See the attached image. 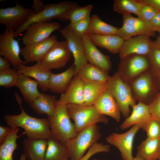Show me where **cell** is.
Masks as SVG:
<instances>
[{"label": "cell", "instance_id": "6da1fadb", "mask_svg": "<svg viewBox=\"0 0 160 160\" xmlns=\"http://www.w3.org/2000/svg\"><path fill=\"white\" fill-rule=\"evenodd\" d=\"M20 113L17 115L6 114L4 117L5 122L11 128L23 129L27 137L34 139H48L51 136L47 118H38L28 115L20 105Z\"/></svg>", "mask_w": 160, "mask_h": 160}, {"label": "cell", "instance_id": "7a4b0ae2", "mask_svg": "<svg viewBox=\"0 0 160 160\" xmlns=\"http://www.w3.org/2000/svg\"><path fill=\"white\" fill-rule=\"evenodd\" d=\"M51 136L65 143L77 135L74 123L71 121L66 104L57 102L53 115L47 116Z\"/></svg>", "mask_w": 160, "mask_h": 160}, {"label": "cell", "instance_id": "3957f363", "mask_svg": "<svg viewBox=\"0 0 160 160\" xmlns=\"http://www.w3.org/2000/svg\"><path fill=\"white\" fill-rule=\"evenodd\" d=\"M102 136L97 124L87 127L65 143L68 159L79 160L86 151L97 142Z\"/></svg>", "mask_w": 160, "mask_h": 160}, {"label": "cell", "instance_id": "277c9868", "mask_svg": "<svg viewBox=\"0 0 160 160\" xmlns=\"http://www.w3.org/2000/svg\"><path fill=\"white\" fill-rule=\"evenodd\" d=\"M106 89L113 96L120 110L121 114L126 118L131 113L130 107L136 104L129 85L123 81L117 72L110 76L106 83Z\"/></svg>", "mask_w": 160, "mask_h": 160}, {"label": "cell", "instance_id": "5b68a950", "mask_svg": "<svg viewBox=\"0 0 160 160\" xmlns=\"http://www.w3.org/2000/svg\"><path fill=\"white\" fill-rule=\"evenodd\" d=\"M67 109L78 133L90 126L101 123L106 124L109 119L106 116L100 114L93 106L67 104Z\"/></svg>", "mask_w": 160, "mask_h": 160}, {"label": "cell", "instance_id": "8992f818", "mask_svg": "<svg viewBox=\"0 0 160 160\" xmlns=\"http://www.w3.org/2000/svg\"><path fill=\"white\" fill-rule=\"evenodd\" d=\"M77 4L70 1H63L52 4H45L44 9L34 15L18 29L15 31L14 36H17L32 23L36 22H49L53 19L66 20V17L70 9Z\"/></svg>", "mask_w": 160, "mask_h": 160}, {"label": "cell", "instance_id": "52a82bcc", "mask_svg": "<svg viewBox=\"0 0 160 160\" xmlns=\"http://www.w3.org/2000/svg\"><path fill=\"white\" fill-rule=\"evenodd\" d=\"M149 67L147 55L131 54L120 58L117 72L123 81L129 84L149 70Z\"/></svg>", "mask_w": 160, "mask_h": 160}, {"label": "cell", "instance_id": "ba28073f", "mask_svg": "<svg viewBox=\"0 0 160 160\" xmlns=\"http://www.w3.org/2000/svg\"><path fill=\"white\" fill-rule=\"evenodd\" d=\"M129 85L135 101L148 105L152 102L159 92L156 76L149 69L137 77Z\"/></svg>", "mask_w": 160, "mask_h": 160}, {"label": "cell", "instance_id": "9c48e42d", "mask_svg": "<svg viewBox=\"0 0 160 160\" xmlns=\"http://www.w3.org/2000/svg\"><path fill=\"white\" fill-rule=\"evenodd\" d=\"M122 16L123 24L119 28L117 35L124 40L139 35L150 37L156 36V32L150 23L130 14H123Z\"/></svg>", "mask_w": 160, "mask_h": 160}, {"label": "cell", "instance_id": "30bf717a", "mask_svg": "<svg viewBox=\"0 0 160 160\" xmlns=\"http://www.w3.org/2000/svg\"><path fill=\"white\" fill-rule=\"evenodd\" d=\"M15 2V7L0 9V23L5 26L6 29L14 31L35 14L31 8H25Z\"/></svg>", "mask_w": 160, "mask_h": 160}, {"label": "cell", "instance_id": "8fae6325", "mask_svg": "<svg viewBox=\"0 0 160 160\" xmlns=\"http://www.w3.org/2000/svg\"><path fill=\"white\" fill-rule=\"evenodd\" d=\"M141 128L140 124H136L124 133H111L106 137V140L119 150L123 160H132L134 158L132 151L134 139Z\"/></svg>", "mask_w": 160, "mask_h": 160}, {"label": "cell", "instance_id": "7c38bea8", "mask_svg": "<svg viewBox=\"0 0 160 160\" xmlns=\"http://www.w3.org/2000/svg\"><path fill=\"white\" fill-rule=\"evenodd\" d=\"M14 31L6 29L0 34V55L9 60L14 68L27 63L20 57L21 50L18 41L15 39Z\"/></svg>", "mask_w": 160, "mask_h": 160}, {"label": "cell", "instance_id": "4fadbf2b", "mask_svg": "<svg viewBox=\"0 0 160 160\" xmlns=\"http://www.w3.org/2000/svg\"><path fill=\"white\" fill-rule=\"evenodd\" d=\"M57 22H36L31 24L22 36V41L25 46L42 41L49 37L52 33L60 30Z\"/></svg>", "mask_w": 160, "mask_h": 160}, {"label": "cell", "instance_id": "5bb4252c", "mask_svg": "<svg viewBox=\"0 0 160 160\" xmlns=\"http://www.w3.org/2000/svg\"><path fill=\"white\" fill-rule=\"evenodd\" d=\"M72 55L66 41H58L41 62L50 70L60 68L65 65Z\"/></svg>", "mask_w": 160, "mask_h": 160}, {"label": "cell", "instance_id": "9a60e30c", "mask_svg": "<svg viewBox=\"0 0 160 160\" xmlns=\"http://www.w3.org/2000/svg\"><path fill=\"white\" fill-rule=\"evenodd\" d=\"M59 31L65 39L68 48L73 56V64L76 75L80 69L88 63L86 59L81 38L73 31L68 26L60 29Z\"/></svg>", "mask_w": 160, "mask_h": 160}, {"label": "cell", "instance_id": "2e32d148", "mask_svg": "<svg viewBox=\"0 0 160 160\" xmlns=\"http://www.w3.org/2000/svg\"><path fill=\"white\" fill-rule=\"evenodd\" d=\"M58 41L57 37L53 35L42 41L25 46L21 49L20 54L27 64L41 62Z\"/></svg>", "mask_w": 160, "mask_h": 160}, {"label": "cell", "instance_id": "e0dca14e", "mask_svg": "<svg viewBox=\"0 0 160 160\" xmlns=\"http://www.w3.org/2000/svg\"><path fill=\"white\" fill-rule=\"evenodd\" d=\"M153 46L150 37L139 35L124 40L119 52L120 58L131 54L147 55Z\"/></svg>", "mask_w": 160, "mask_h": 160}, {"label": "cell", "instance_id": "ac0fdd59", "mask_svg": "<svg viewBox=\"0 0 160 160\" xmlns=\"http://www.w3.org/2000/svg\"><path fill=\"white\" fill-rule=\"evenodd\" d=\"M81 39L87 62L107 72L109 71L112 67L109 57L100 52L87 35L83 36Z\"/></svg>", "mask_w": 160, "mask_h": 160}, {"label": "cell", "instance_id": "d6986e66", "mask_svg": "<svg viewBox=\"0 0 160 160\" xmlns=\"http://www.w3.org/2000/svg\"><path fill=\"white\" fill-rule=\"evenodd\" d=\"M17 70L20 74L34 78L39 83V88L43 91L49 90V79L52 72L41 62L36 63L32 66L21 65Z\"/></svg>", "mask_w": 160, "mask_h": 160}, {"label": "cell", "instance_id": "ffe728a7", "mask_svg": "<svg viewBox=\"0 0 160 160\" xmlns=\"http://www.w3.org/2000/svg\"><path fill=\"white\" fill-rule=\"evenodd\" d=\"M93 106L100 114L109 116L117 121H120L121 113L119 105L106 89L100 94Z\"/></svg>", "mask_w": 160, "mask_h": 160}, {"label": "cell", "instance_id": "44dd1931", "mask_svg": "<svg viewBox=\"0 0 160 160\" xmlns=\"http://www.w3.org/2000/svg\"><path fill=\"white\" fill-rule=\"evenodd\" d=\"M84 81L77 74L74 76L65 92L61 94L58 101L65 104L84 105Z\"/></svg>", "mask_w": 160, "mask_h": 160}, {"label": "cell", "instance_id": "7402d4cb", "mask_svg": "<svg viewBox=\"0 0 160 160\" xmlns=\"http://www.w3.org/2000/svg\"><path fill=\"white\" fill-rule=\"evenodd\" d=\"M130 115L120 125V128L124 130L136 124L141 125L143 129L148 122L151 118L149 111L148 105L140 102L134 105Z\"/></svg>", "mask_w": 160, "mask_h": 160}, {"label": "cell", "instance_id": "603a6c76", "mask_svg": "<svg viewBox=\"0 0 160 160\" xmlns=\"http://www.w3.org/2000/svg\"><path fill=\"white\" fill-rule=\"evenodd\" d=\"M48 139L27 137L23 141L24 153L29 160H44L48 145Z\"/></svg>", "mask_w": 160, "mask_h": 160}, {"label": "cell", "instance_id": "cb8c5ba5", "mask_svg": "<svg viewBox=\"0 0 160 160\" xmlns=\"http://www.w3.org/2000/svg\"><path fill=\"white\" fill-rule=\"evenodd\" d=\"M75 75L73 64L61 73L58 74L52 73L49 79V90L54 93L61 94L63 93L67 89Z\"/></svg>", "mask_w": 160, "mask_h": 160}, {"label": "cell", "instance_id": "d4e9b609", "mask_svg": "<svg viewBox=\"0 0 160 160\" xmlns=\"http://www.w3.org/2000/svg\"><path fill=\"white\" fill-rule=\"evenodd\" d=\"M87 35L96 46L105 49L113 54L119 53L124 41L117 35L89 34Z\"/></svg>", "mask_w": 160, "mask_h": 160}, {"label": "cell", "instance_id": "484cf974", "mask_svg": "<svg viewBox=\"0 0 160 160\" xmlns=\"http://www.w3.org/2000/svg\"><path fill=\"white\" fill-rule=\"evenodd\" d=\"M57 102L55 95L41 92L38 97L28 103L30 107L36 113L51 116L55 111Z\"/></svg>", "mask_w": 160, "mask_h": 160}, {"label": "cell", "instance_id": "4316f807", "mask_svg": "<svg viewBox=\"0 0 160 160\" xmlns=\"http://www.w3.org/2000/svg\"><path fill=\"white\" fill-rule=\"evenodd\" d=\"M39 83L29 77L20 74L15 86L20 91L24 100L28 103L40 95L38 89Z\"/></svg>", "mask_w": 160, "mask_h": 160}, {"label": "cell", "instance_id": "83f0119b", "mask_svg": "<svg viewBox=\"0 0 160 160\" xmlns=\"http://www.w3.org/2000/svg\"><path fill=\"white\" fill-rule=\"evenodd\" d=\"M83 81L106 83L110 76L108 72L100 68L87 63L79 70L77 74Z\"/></svg>", "mask_w": 160, "mask_h": 160}, {"label": "cell", "instance_id": "f1b7e54d", "mask_svg": "<svg viewBox=\"0 0 160 160\" xmlns=\"http://www.w3.org/2000/svg\"><path fill=\"white\" fill-rule=\"evenodd\" d=\"M137 154L145 160H156L160 151V138L147 137L137 147Z\"/></svg>", "mask_w": 160, "mask_h": 160}, {"label": "cell", "instance_id": "f546056e", "mask_svg": "<svg viewBox=\"0 0 160 160\" xmlns=\"http://www.w3.org/2000/svg\"><path fill=\"white\" fill-rule=\"evenodd\" d=\"M48 142L44 160H66L68 159L65 143L52 136L48 139Z\"/></svg>", "mask_w": 160, "mask_h": 160}, {"label": "cell", "instance_id": "4dcf8cb0", "mask_svg": "<svg viewBox=\"0 0 160 160\" xmlns=\"http://www.w3.org/2000/svg\"><path fill=\"white\" fill-rule=\"evenodd\" d=\"M119 28L108 24L101 20L97 14L90 17L89 28L86 35H117Z\"/></svg>", "mask_w": 160, "mask_h": 160}, {"label": "cell", "instance_id": "1f68e13d", "mask_svg": "<svg viewBox=\"0 0 160 160\" xmlns=\"http://www.w3.org/2000/svg\"><path fill=\"white\" fill-rule=\"evenodd\" d=\"M106 83L92 81H84V105H93L100 94L106 89Z\"/></svg>", "mask_w": 160, "mask_h": 160}, {"label": "cell", "instance_id": "d6a6232c", "mask_svg": "<svg viewBox=\"0 0 160 160\" xmlns=\"http://www.w3.org/2000/svg\"><path fill=\"white\" fill-rule=\"evenodd\" d=\"M19 128H12L3 143L0 146V160H14L12 154L17 148L16 143L19 137L17 135Z\"/></svg>", "mask_w": 160, "mask_h": 160}, {"label": "cell", "instance_id": "836d02e7", "mask_svg": "<svg viewBox=\"0 0 160 160\" xmlns=\"http://www.w3.org/2000/svg\"><path fill=\"white\" fill-rule=\"evenodd\" d=\"M142 4L138 0H114L113 10L122 15L133 14L138 16Z\"/></svg>", "mask_w": 160, "mask_h": 160}, {"label": "cell", "instance_id": "e575fe53", "mask_svg": "<svg viewBox=\"0 0 160 160\" xmlns=\"http://www.w3.org/2000/svg\"><path fill=\"white\" fill-rule=\"evenodd\" d=\"M93 7L92 5L81 7L77 4L70 9L66 17V20H69L70 23H73L89 17H90Z\"/></svg>", "mask_w": 160, "mask_h": 160}, {"label": "cell", "instance_id": "d590c367", "mask_svg": "<svg viewBox=\"0 0 160 160\" xmlns=\"http://www.w3.org/2000/svg\"><path fill=\"white\" fill-rule=\"evenodd\" d=\"M20 73L17 70L10 68L0 71V86L8 88L15 86Z\"/></svg>", "mask_w": 160, "mask_h": 160}, {"label": "cell", "instance_id": "8d00e7d4", "mask_svg": "<svg viewBox=\"0 0 160 160\" xmlns=\"http://www.w3.org/2000/svg\"><path fill=\"white\" fill-rule=\"evenodd\" d=\"M147 56L149 70L156 76L160 72V49L153 45Z\"/></svg>", "mask_w": 160, "mask_h": 160}, {"label": "cell", "instance_id": "74e56055", "mask_svg": "<svg viewBox=\"0 0 160 160\" xmlns=\"http://www.w3.org/2000/svg\"><path fill=\"white\" fill-rule=\"evenodd\" d=\"M143 129L146 132L147 137L160 138V121L156 119L151 118Z\"/></svg>", "mask_w": 160, "mask_h": 160}, {"label": "cell", "instance_id": "f35d334b", "mask_svg": "<svg viewBox=\"0 0 160 160\" xmlns=\"http://www.w3.org/2000/svg\"><path fill=\"white\" fill-rule=\"evenodd\" d=\"M90 17L73 23H70L67 26L75 33L81 38L86 35L89 26Z\"/></svg>", "mask_w": 160, "mask_h": 160}, {"label": "cell", "instance_id": "ab89813d", "mask_svg": "<svg viewBox=\"0 0 160 160\" xmlns=\"http://www.w3.org/2000/svg\"><path fill=\"white\" fill-rule=\"evenodd\" d=\"M110 150L109 145L102 143H96L93 145L87 152L79 160H89L93 155L101 152L107 153Z\"/></svg>", "mask_w": 160, "mask_h": 160}, {"label": "cell", "instance_id": "60d3db41", "mask_svg": "<svg viewBox=\"0 0 160 160\" xmlns=\"http://www.w3.org/2000/svg\"><path fill=\"white\" fill-rule=\"evenodd\" d=\"M138 16L145 21L150 23V20L159 12L153 7L142 4Z\"/></svg>", "mask_w": 160, "mask_h": 160}, {"label": "cell", "instance_id": "b9f144b4", "mask_svg": "<svg viewBox=\"0 0 160 160\" xmlns=\"http://www.w3.org/2000/svg\"><path fill=\"white\" fill-rule=\"evenodd\" d=\"M148 106L151 118L160 121V91Z\"/></svg>", "mask_w": 160, "mask_h": 160}, {"label": "cell", "instance_id": "7bdbcfd3", "mask_svg": "<svg viewBox=\"0 0 160 160\" xmlns=\"http://www.w3.org/2000/svg\"><path fill=\"white\" fill-rule=\"evenodd\" d=\"M12 128L10 127L0 126V145L4 141L7 137L10 132Z\"/></svg>", "mask_w": 160, "mask_h": 160}, {"label": "cell", "instance_id": "ee69618b", "mask_svg": "<svg viewBox=\"0 0 160 160\" xmlns=\"http://www.w3.org/2000/svg\"><path fill=\"white\" fill-rule=\"evenodd\" d=\"M141 3L150 6L160 12V0H138Z\"/></svg>", "mask_w": 160, "mask_h": 160}, {"label": "cell", "instance_id": "f6af8a7d", "mask_svg": "<svg viewBox=\"0 0 160 160\" xmlns=\"http://www.w3.org/2000/svg\"><path fill=\"white\" fill-rule=\"evenodd\" d=\"M44 6L45 5L40 0H35L31 8L33 10L35 14H36L42 11Z\"/></svg>", "mask_w": 160, "mask_h": 160}, {"label": "cell", "instance_id": "bcb514c9", "mask_svg": "<svg viewBox=\"0 0 160 160\" xmlns=\"http://www.w3.org/2000/svg\"><path fill=\"white\" fill-rule=\"evenodd\" d=\"M11 64L8 60L0 56V71H2L10 68Z\"/></svg>", "mask_w": 160, "mask_h": 160}, {"label": "cell", "instance_id": "7dc6e473", "mask_svg": "<svg viewBox=\"0 0 160 160\" xmlns=\"http://www.w3.org/2000/svg\"><path fill=\"white\" fill-rule=\"evenodd\" d=\"M150 23L155 29L160 27V12H159L150 20Z\"/></svg>", "mask_w": 160, "mask_h": 160}, {"label": "cell", "instance_id": "c3c4849f", "mask_svg": "<svg viewBox=\"0 0 160 160\" xmlns=\"http://www.w3.org/2000/svg\"><path fill=\"white\" fill-rule=\"evenodd\" d=\"M153 43L154 46L160 49V35L157 37L156 39L153 41Z\"/></svg>", "mask_w": 160, "mask_h": 160}, {"label": "cell", "instance_id": "681fc988", "mask_svg": "<svg viewBox=\"0 0 160 160\" xmlns=\"http://www.w3.org/2000/svg\"><path fill=\"white\" fill-rule=\"evenodd\" d=\"M157 85L159 91H160V72L156 76Z\"/></svg>", "mask_w": 160, "mask_h": 160}, {"label": "cell", "instance_id": "f907efd6", "mask_svg": "<svg viewBox=\"0 0 160 160\" xmlns=\"http://www.w3.org/2000/svg\"><path fill=\"white\" fill-rule=\"evenodd\" d=\"M132 160H145L139 155L137 154L135 157Z\"/></svg>", "mask_w": 160, "mask_h": 160}, {"label": "cell", "instance_id": "816d5d0a", "mask_svg": "<svg viewBox=\"0 0 160 160\" xmlns=\"http://www.w3.org/2000/svg\"><path fill=\"white\" fill-rule=\"evenodd\" d=\"M26 158L24 154H22L19 160H26Z\"/></svg>", "mask_w": 160, "mask_h": 160}, {"label": "cell", "instance_id": "f5cc1de1", "mask_svg": "<svg viewBox=\"0 0 160 160\" xmlns=\"http://www.w3.org/2000/svg\"><path fill=\"white\" fill-rule=\"evenodd\" d=\"M154 30L156 32H158L160 35V27L155 28Z\"/></svg>", "mask_w": 160, "mask_h": 160}, {"label": "cell", "instance_id": "db71d44e", "mask_svg": "<svg viewBox=\"0 0 160 160\" xmlns=\"http://www.w3.org/2000/svg\"><path fill=\"white\" fill-rule=\"evenodd\" d=\"M158 159L159 160H160V153H159V156L158 158Z\"/></svg>", "mask_w": 160, "mask_h": 160}, {"label": "cell", "instance_id": "11a10c76", "mask_svg": "<svg viewBox=\"0 0 160 160\" xmlns=\"http://www.w3.org/2000/svg\"><path fill=\"white\" fill-rule=\"evenodd\" d=\"M91 160H98L96 159H94Z\"/></svg>", "mask_w": 160, "mask_h": 160}, {"label": "cell", "instance_id": "9f6ffc18", "mask_svg": "<svg viewBox=\"0 0 160 160\" xmlns=\"http://www.w3.org/2000/svg\"></svg>", "mask_w": 160, "mask_h": 160}, {"label": "cell", "instance_id": "6f0895ef", "mask_svg": "<svg viewBox=\"0 0 160 160\" xmlns=\"http://www.w3.org/2000/svg\"><path fill=\"white\" fill-rule=\"evenodd\" d=\"M68 160V159H67V160Z\"/></svg>", "mask_w": 160, "mask_h": 160}]
</instances>
